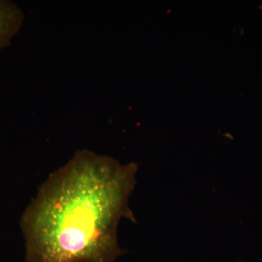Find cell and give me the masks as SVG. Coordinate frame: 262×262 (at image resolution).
Instances as JSON below:
<instances>
[{"label": "cell", "mask_w": 262, "mask_h": 262, "mask_svg": "<svg viewBox=\"0 0 262 262\" xmlns=\"http://www.w3.org/2000/svg\"><path fill=\"white\" fill-rule=\"evenodd\" d=\"M138 165L79 150L48 177L20 219L26 262H115Z\"/></svg>", "instance_id": "1"}, {"label": "cell", "mask_w": 262, "mask_h": 262, "mask_svg": "<svg viewBox=\"0 0 262 262\" xmlns=\"http://www.w3.org/2000/svg\"><path fill=\"white\" fill-rule=\"evenodd\" d=\"M24 15L18 5L7 0H0V51L11 44L18 34Z\"/></svg>", "instance_id": "2"}]
</instances>
